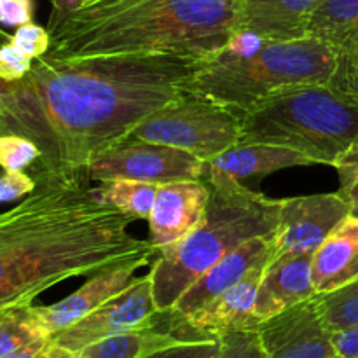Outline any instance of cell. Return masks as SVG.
Wrapping results in <instances>:
<instances>
[{
	"mask_svg": "<svg viewBox=\"0 0 358 358\" xmlns=\"http://www.w3.org/2000/svg\"><path fill=\"white\" fill-rule=\"evenodd\" d=\"M199 63L173 55L42 56L21 80H0V135L24 136L38 147L34 171H83L182 96Z\"/></svg>",
	"mask_w": 358,
	"mask_h": 358,
	"instance_id": "obj_1",
	"label": "cell"
},
{
	"mask_svg": "<svg viewBox=\"0 0 358 358\" xmlns=\"http://www.w3.org/2000/svg\"><path fill=\"white\" fill-rule=\"evenodd\" d=\"M31 175L34 192L0 213V311L69 278L159 255L129 234L131 217L98 198L86 170Z\"/></svg>",
	"mask_w": 358,
	"mask_h": 358,
	"instance_id": "obj_2",
	"label": "cell"
},
{
	"mask_svg": "<svg viewBox=\"0 0 358 358\" xmlns=\"http://www.w3.org/2000/svg\"><path fill=\"white\" fill-rule=\"evenodd\" d=\"M238 31V0H90L51 31L56 59L219 55Z\"/></svg>",
	"mask_w": 358,
	"mask_h": 358,
	"instance_id": "obj_3",
	"label": "cell"
},
{
	"mask_svg": "<svg viewBox=\"0 0 358 358\" xmlns=\"http://www.w3.org/2000/svg\"><path fill=\"white\" fill-rule=\"evenodd\" d=\"M339 55L315 37L271 41L236 31L229 44L198 65L184 91L217 101L243 117L276 91L304 84H331Z\"/></svg>",
	"mask_w": 358,
	"mask_h": 358,
	"instance_id": "obj_4",
	"label": "cell"
},
{
	"mask_svg": "<svg viewBox=\"0 0 358 358\" xmlns=\"http://www.w3.org/2000/svg\"><path fill=\"white\" fill-rule=\"evenodd\" d=\"M206 184L210 199L198 226L154 259L149 275L161 313L170 311L203 273L245 241L275 234L280 199L252 191L238 178L210 168Z\"/></svg>",
	"mask_w": 358,
	"mask_h": 358,
	"instance_id": "obj_5",
	"label": "cell"
},
{
	"mask_svg": "<svg viewBox=\"0 0 358 358\" xmlns=\"http://www.w3.org/2000/svg\"><path fill=\"white\" fill-rule=\"evenodd\" d=\"M240 143H273L334 164L358 143V94L334 84L276 91L241 117Z\"/></svg>",
	"mask_w": 358,
	"mask_h": 358,
	"instance_id": "obj_6",
	"label": "cell"
},
{
	"mask_svg": "<svg viewBox=\"0 0 358 358\" xmlns=\"http://www.w3.org/2000/svg\"><path fill=\"white\" fill-rule=\"evenodd\" d=\"M129 136L175 147L210 163L240 143L241 115L208 98L184 93L143 119Z\"/></svg>",
	"mask_w": 358,
	"mask_h": 358,
	"instance_id": "obj_7",
	"label": "cell"
},
{
	"mask_svg": "<svg viewBox=\"0 0 358 358\" xmlns=\"http://www.w3.org/2000/svg\"><path fill=\"white\" fill-rule=\"evenodd\" d=\"M86 171L90 180L131 178L161 185L178 180H201L208 173V163L175 147L128 136L91 161Z\"/></svg>",
	"mask_w": 358,
	"mask_h": 358,
	"instance_id": "obj_8",
	"label": "cell"
},
{
	"mask_svg": "<svg viewBox=\"0 0 358 358\" xmlns=\"http://www.w3.org/2000/svg\"><path fill=\"white\" fill-rule=\"evenodd\" d=\"M161 311L154 301L150 275L135 278L131 285L115 297L108 299L70 327L51 336V341L70 352H80L93 343L110 336L135 331L154 324Z\"/></svg>",
	"mask_w": 358,
	"mask_h": 358,
	"instance_id": "obj_9",
	"label": "cell"
},
{
	"mask_svg": "<svg viewBox=\"0 0 358 358\" xmlns=\"http://www.w3.org/2000/svg\"><path fill=\"white\" fill-rule=\"evenodd\" d=\"M348 215L350 208L339 192L280 199L273 257L313 255Z\"/></svg>",
	"mask_w": 358,
	"mask_h": 358,
	"instance_id": "obj_10",
	"label": "cell"
},
{
	"mask_svg": "<svg viewBox=\"0 0 358 358\" xmlns=\"http://www.w3.org/2000/svg\"><path fill=\"white\" fill-rule=\"evenodd\" d=\"M269 261L255 266L238 285L231 287L189 317L171 320L164 313L168 329L184 341L220 339L229 332L257 331L261 320L255 315V299L259 283Z\"/></svg>",
	"mask_w": 358,
	"mask_h": 358,
	"instance_id": "obj_11",
	"label": "cell"
},
{
	"mask_svg": "<svg viewBox=\"0 0 358 358\" xmlns=\"http://www.w3.org/2000/svg\"><path fill=\"white\" fill-rule=\"evenodd\" d=\"M257 336L264 358H341L317 296L261 322Z\"/></svg>",
	"mask_w": 358,
	"mask_h": 358,
	"instance_id": "obj_12",
	"label": "cell"
},
{
	"mask_svg": "<svg viewBox=\"0 0 358 358\" xmlns=\"http://www.w3.org/2000/svg\"><path fill=\"white\" fill-rule=\"evenodd\" d=\"M275 254L273 236H257L245 241L241 247L220 259L206 273H203L173 304L170 311H164L168 318L178 320L198 311L217 296L238 285L255 266L269 261Z\"/></svg>",
	"mask_w": 358,
	"mask_h": 358,
	"instance_id": "obj_13",
	"label": "cell"
},
{
	"mask_svg": "<svg viewBox=\"0 0 358 358\" xmlns=\"http://www.w3.org/2000/svg\"><path fill=\"white\" fill-rule=\"evenodd\" d=\"M208 199L206 180L161 184L149 217L150 243L161 252L187 236L205 215Z\"/></svg>",
	"mask_w": 358,
	"mask_h": 358,
	"instance_id": "obj_14",
	"label": "cell"
},
{
	"mask_svg": "<svg viewBox=\"0 0 358 358\" xmlns=\"http://www.w3.org/2000/svg\"><path fill=\"white\" fill-rule=\"evenodd\" d=\"M147 266V262H126V264L107 268L103 271H98L69 297L62 299L59 303L49 304V306H34L31 304V313L35 320L38 322L45 334L51 338L56 332L70 327L80 318L90 315L108 299L121 294L133 283V275L136 269Z\"/></svg>",
	"mask_w": 358,
	"mask_h": 358,
	"instance_id": "obj_15",
	"label": "cell"
},
{
	"mask_svg": "<svg viewBox=\"0 0 358 358\" xmlns=\"http://www.w3.org/2000/svg\"><path fill=\"white\" fill-rule=\"evenodd\" d=\"M313 255H278L266 264L259 283L255 315L261 322L317 296L311 275Z\"/></svg>",
	"mask_w": 358,
	"mask_h": 358,
	"instance_id": "obj_16",
	"label": "cell"
},
{
	"mask_svg": "<svg viewBox=\"0 0 358 358\" xmlns=\"http://www.w3.org/2000/svg\"><path fill=\"white\" fill-rule=\"evenodd\" d=\"M318 0H238V31L271 41L306 37Z\"/></svg>",
	"mask_w": 358,
	"mask_h": 358,
	"instance_id": "obj_17",
	"label": "cell"
},
{
	"mask_svg": "<svg viewBox=\"0 0 358 358\" xmlns=\"http://www.w3.org/2000/svg\"><path fill=\"white\" fill-rule=\"evenodd\" d=\"M317 294H329L358 280V219L348 215L317 248L311 262Z\"/></svg>",
	"mask_w": 358,
	"mask_h": 358,
	"instance_id": "obj_18",
	"label": "cell"
},
{
	"mask_svg": "<svg viewBox=\"0 0 358 358\" xmlns=\"http://www.w3.org/2000/svg\"><path fill=\"white\" fill-rule=\"evenodd\" d=\"M310 164H315L310 157L289 147L273 143H236L210 161L208 168L241 180L255 175H269L285 168Z\"/></svg>",
	"mask_w": 358,
	"mask_h": 358,
	"instance_id": "obj_19",
	"label": "cell"
},
{
	"mask_svg": "<svg viewBox=\"0 0 358 358\" xmlns=\"http://www.w3.org/2000/svg\"><path fill=\"white\" fill-rule=\"evenodd\" d=\"M306 37L327 42L339 55H355L358 0H318L308 23Z\"/></svg>",
	"mask_w": 358,
	"mask_h": 358,
	"instance_id": "obj_20",
	"label": "cell"
},
{
	"mask_svg": "<svg viewBox=\"0 0 358 358\" xmlns=\"http://www.w3.org/2000/svg\"><path fill=\"white\" fill-rule=\"evenodd\" d=\"M182 341L184 339L177 338L170 329L157 327L156 320L147 327L122 332L93 343L77 352V358H143L157 350L168 348Z\"/></svg>",
	"mask_w": 358,
	"mask_h": 358,
	"instance_id": "obj_21",
	"label": "cell"
},
{
	"mask_svg": "<svg viewBox=\"0 0 358 358\" xmlns=\"http://www.w3.org/2000/svg\"><path fill=\"white\" fill-rule=\"evenodd\" d=\"M101 184L103 185L96 189L101 201L114 206L131 219L149 220L159 185L131 180V178H115Z\"/></svg>",
	"mask_w": 358,
	"mask_h": 358,
	"instance_id": "obj_22",
	"label": "cell"
},
{
	"mask_svg": "<svg viewBox=\"0 0 358 358\" xmlns=\"http://www.w3.org/2000/svg\"><path fill=\"white\" fill-rule=\"evenodd\" d=\"M49 339L31 313V303L0 311V358Z\"/></svg>",
	"mask_w": 358,
	"mask_h": 358,
	"instance_id": "obj_23",
	"label": "cell"
},
{
	"mask_svg": "<svg viewBox=\"0 0 358 358\" xmlns=\"http://www.w3.org/2000/svg\"><path fill=\"white\" fill-rule=\"evenodd\" d=\"M318 306L331 332L358 325V280L329 294H317Z\"/></svg>",
	"mask_w": 358,
	"mask_h": 358,
	"instance_id": "obj_24",
	"label": "cell"
},
{
	"mask_svg": "<svg viewBox=\"0 0 358 358\" xmlns=\"http://www.w3.org/2000/svg\"><path fill=\"white\" fill-rule=\"evenodd\" d=\"M41 150L31 140L17 135H0V168L3 171H23L35 166Z\"/></svg>",
	"mask_w": 358,
	"mask_h": 358,
	"instance_id": "obj_25",
	"label": "cell"
},
{
	"mask_svg": "<svg viewBox=\"0 0 358 358\" xmlns=\"http://www.w3.org/2000/svg\"><path fill=\"white\" fill-rule=\"evenodd\" d=\"M332 166L339 177V194L350 208V215L358 219V143L338 157Z\"/></svg>",
	"mask_w": 358,
	"mask_h": 358,
	"instance_id": "obj_26",
	"label": "cell"
},
{
	"mask_svg": "<svg viewBox=\"0 0 358 358\" xmlns=\"http://www.w3.org/2000/svg\"><path fill=\"white\" fill-rule=\"evenodd\" d=\"M222 348L215 358H264L257 331L229 332L220 338Z\"/></svg>",
	"mask_w": 358,
	"mask_h": 358,
	"instance_id": "obj_27",
	"label": "cell"
},
{
	"mask_svg": "<svg viewBox=\"0 0 358 358\" xmlns=\"http://www.w3.org/2000/svg\"><path fill=\"white\" fill-rule=\"evenodd\" d=\"M10 42L14 45H17L31 59H37L49 52V48H51V34H49L48 28L38 27V24H35L31 21V23L23 24V27H17L13 37H10Z\"/></svg>",
	"mask_w": 358,
	"mask_h": 358,
	"instance_id": "obj_28",
	"label": "cell"
},
{
	"mask_svg": "<svg viewBox=\"0 0 358 358\" xmlns=\"http://www.w3.org/2000/svg\"><path fill=\"white\" fill-rule=\"evenodd\" d=\"M222 343L220 339H199V341H182L168 348L157 350L143 358H215Z\"/></svg>",
	"mask_w": 358,
	"mask_h": 358,
	"instance_id": "obj_29",
	"label": "cell"
},
{
	"mask_svg": "<svg viewBox=\"0 0 358 358\" xmlns=\"http://www.w3.org/2000/svg\"><path fill=\"white\" fill-rule=\"evenodd\" d=\"M34 66V59L24 55L17 45L7 41L0 44V80H21Z\"/></svg>",
	"mask_w": 358,
	"mask_h": 358,
	"instance_id": "obj_30",
	"label": "cell"
},
{
	"mask_svg": "<svg viewBox=\"0 0 358 358\" xmlns=\"http://www.w3.org/2000/svg\"><path fill=\"white\" fill-rule=\"evenodd\" d=\"M37 187L34 175L27 171H3L0 175V205L14 201V199L27 198Z\"/></svg>",
	"mask_w": 358,
	"mask_h": 358,
	"instance_id": "obj_31",
	"label": "cell"
},
{
	"mask_svg": "<svg viewBox=\"0 0 358 358\" xmlns=\"http://www.w3.org/2000/svg\"><path fill=\"white\" fill-rule=\"evenodd\" d=\"M34 0H0V24L17 28L34 21Z\"/></svg>",
	"mask_w": 358,
	"mask_h": 358,
	"instance_id": "obj_32",
	"label": "cell"
},
{
	"mask_svg": "<svg viewBox=\"0 0 358 358\" xmlns=\"http://www.w3.org/2000/svg\"><path fill=\"white\" fill-rule=\"evenodd\" d=\"M331 84L358 94V56L341 55L339 66L332 77Z\"/></svg>",
	"mask_w": 358,
	"mask_h": 358,
	"instance_id": "obj_33",
	"label": "cell"
},
{
	"mask_svg": "<svg viewBox=\"0 0 358 358\" xmlns=\"http://www.w3.org/2000/svg\"><path fill=\"white\" fill-rule=\"evenodd\" d=\"M332 341L341 358H358V325L332 332Z\"/></svg>",
	"mask_w": 358,
	"mask_h": 358,
	"instance_id": "obj_34",
	"label": "cell"
},
{
	"mask_svg": "<svg viewBox=\"0 0 358 358\" xmlns=\"http://www.w3.org/2000/svg\"><path fill=\"white\" fill-rule=\"evenodd\" d=\"M84 3H86V0H51V16L48 21L49 34L56 30L63 21L69 20Z\"/></svg>",
	"mask_w": 358,
	"mask_h": 358,
	"instance_id": "obj_35",
	"label": "cell"
},
{
	"mask_svg": "<svg viewBox=\"0 0 358 358\" xmlns=\"http://www.w3.org/2000/svg\"><path fill=\"white\" fill-rule=\"evenodd\" d=\"M35 358H77V353L70 352V350L63 348V346L56 345L55 341L49 339L48 345L35 355Z\"/></svg>",
	"mask_w": 358,
	"mask_h": 358,
	"instance_id": "obj_36",
	"label": "cell"
},
{
	"mask_svg": "<svg viewBox=\"0 0 358 358\" xmlns=\"http://www.w3.org/2000/svg\"><path fill=\"white\" fill-rule=\"evenodd\" d=\"M49 341H44V343H35V345H30L27 346V348L20 350V352L13 353V355H7L3 358H35V355H37L38 352H41L42 348H44L45 345H48Z\"/></svg>",
	"mask_w": 358,
	"mask_h": 358,
	"instance_id": "obj_37",
	"label": "cell"
},
{
	"mask_svg": "<svg viewBox=\"0 0 358 358\" xmlns=\"http://www.w3.org/2000/svg\"><path fill=\"white\" fill-rule=\"evenodd\" d=\"M10 37H13V35H7L6 31H3L2 28H0V44H3V42L10 41Z\"/></svg>",
	"mask_w": 358,
	"mask_h": 358,
	"instance_id": "obj_38",
	"label": "cell"
},
{
	"mask_svg": "<svg viewBox=\"0 0 358 358\" xmlns=\"http://www.w3.org/2000/svg\"><path fill=\"white\" fill-rule=\"evenodd\" d=\"M3 173V170H2V168H0V175H2Z\"/></svg>",
	"mask_w": 358,
	"mask_h": 358,
	"instance_id": "obj_39",
	"label": "cell"
},
{
	"mask_svg": "<svg viewBox=\"0 0 358 358\" xmlns=\"http://www.w3.org/2000/svg\"><path fill=\"white\" fill-rule=\"evenodd\" d=\"M355 56H358V48H357V52H355Z\"/></svg>",
	"mask_w": 358,
	"mask_h": 358,
	"instance_id": "obj_40",
	"label": "cell"
},
{
	"mask_svg": "<svg viewBox=\"0 0 358 358\" xmlns=\"http://www.w3.org/2000/svg\"><path fill=\"white\" fill-rule=\"evenodd\" d=\"M86 2H90V0H86Z\"/></svg>",
	"mask_w": 358,
	"mask_h": 358,
	"instance_id": "obj_41",
	"label": "cell"
}]
</instances>
